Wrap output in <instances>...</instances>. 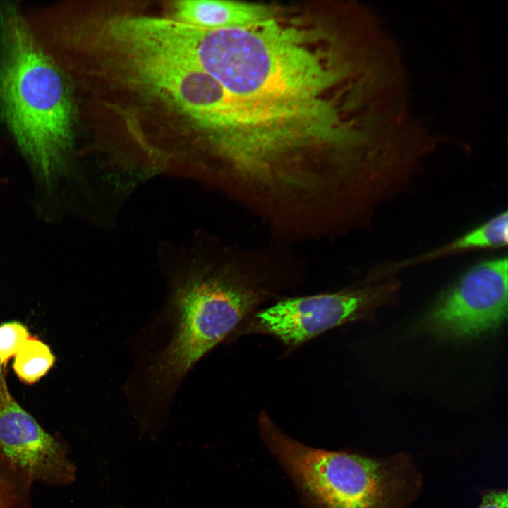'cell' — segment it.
<instances>
[{
	"instance_id": "obj_1",
	"label": "cell",
	"mask_w": 508,
	"mask_h": 508,
	"mask_svg": "<svg viewBox=\"0 0 508 508\" xmlns=\"http://www.w3.org/2000/svg\"><path fill=\"white\" fill-rule=\"evenodd\" d=\"M310 40L271 17L214 30L176 22L166 44L170 53L216 78L291 155L303 159L310 148L349 142L327 99L341 71Z\"/></svg>"
},
{
	"instance_id": "obj_2",
	"label": "cell",
	"mask_w": 508,
	"mask_h": 508,
	"mask_svg": "<svg viewBox=\"0 0 508 508\" xmlns=\"http://www.w3.org/2000/svg\"><path fill=\"white\" fill-rule=\"evenodd\" d=\"M265 276L234 265L193 269L139 334L126 384L135 411L163 413L194 365L276 293Z\"/></svg>"
},
{
	"instance_id": "obj_3",
	"label": "cell",
	"mask_w": 508,
	"mask_h": 508,
	"mask_svg": "<svg viewBox=\"0 0 508 508\" xmlns=\"http://www.w3.org/2000/svg\"><path fill=\"white\" fill-rule=\"evenodd\" d=\"M0 28L1 115L40 181L52 188L67 170L73 145V89L18 7L1 11Z\"/></svg>"
},
{
	"instance_id": "obj_4",
	"label": "cell",
	"mask_w": 508,
	"mask_h": 508,
	"mask_svg": "<svg viewBox=\"0 0 508 508\" xmlns=\"http://www.w3.org/2000/svg\"><path fill=\"white\" fill-rule=\"evenodd\" d=\"M258 424L310 508H406L418 491L419 475L406 456L370 458L310 447L284 433L265 411Z\"/></svg>"
},
{
	"instance_id": "obj_5",
	"label": "cell",
	"mask_w": 508,
	"mask_h": 508,
	"mask_svg": "<svg viewBox=\"0 0 508 508\" xmlns=\"http://www.w3.org/2000/svg\"><path fill=\"white\" fill-rule=\"evenodd\" d=\"M121 54L140 83L207 131L217 150L241 149L258 135L255 118L198 66L158 52L126 49Z\"/></svg>"
},
{
	"instance_id": "obj_6",
	"label": "cell",
	"mask_w": 508,
	"mask_h": 508,
	"mask_svg": "<svg viewBox=\"0 0 508 508\" xmlns=\"http://www.w3.org/2000/svg\"><path fill=\"white\" fill-rule=\"evenodd\" d=\"M397 283L291 297L254 313L241 333L272 336L290 349L332 329L372 318L375 310L394 301Z\"/></svg>"
},
{
	"instance_id": "obj_7",
	"label": "cell",
	"mask_w": 508,
	"mask_h": 508,
	"mask_svg": "<svg viewBox=\"0 0 508 508\" xmlns=\"http://www.w3.org/2000/svg\"><path fill=\"white\" fill-rule=\"evenodd\" d=\"M507 290V257L478 262L441 296L416 328L442 339L479 335L505 317Z\"/></svg>"
},
{
	"instance_id": "obj_8",
	"label": "cell",
	"mask_w": 508,
	"mask_h": 508,
	"mask_svg": "<svg viewBox=\"0 0 508 508\" xmlns=\"http://www.w3.org/2000/svg\"><path fill=\"white\" fill-rule=\"evenodd\" d=\"M0 459L27 483L62 485L75 468L62 445L0 383Z\"/></svg>"
},
{
	"instance_id": "obj_9",
	"label": "cell",
	"mask_w": 508,
	"mask_h": 508,
	"mask_svg": "<svg viewBox=\"0 0 508 508\" xmlns=\"http://www.w3.org/2000/svg\"><path fill=\"white\" fill-rule=\"evenodd\" d=\"M173 11L177 21L211 30L245 26L273 15L265 5L210 0L179 1Z\"/></svg>"
},
{
	"instance_id": "obj_10",
	"label": "cell",
	"mask_w": 508,
	"mask_h": 508,
	"mask_svg": "<svg viewBox=\"0 0 508 508\" xmlns=\"http://www.w3.org/2000/svg\"><path fill=\"white\" fill-rule=\"evenodd\" d=\"M508 243V213L502 212L475 229L439 248L387 266L373 278L378 279L398 270L429 262L448 255L477 249L498 248Z\"/></svg>"
},
{
	"instance_id": "obj_11",
	"label": "cell",
	"mask_w": 508,
	"mask_h": 508,
	"mask_svg": "<svg viewBox=\"0 0 508 508\" xmlns=\"http://www.w3.org/2000/svg\"><path fill=\"white\" fill-rule=\"evenodd\" d=\"M13 369L20 382L33 385L45 376L56 362L48 344L31 335L13 357Z\"/></svg>"
},
{
	"instance_id": "obj_12",
	"label": "cell",
	"mask_w": 508,
	"mask_h": 508,
	"mask_svg": "<svg viewBox=\"0 0 508 508\" xmlns=\"http://www.w3.org/2000/svg\"><path fill=\"white\" fill-rule=\"evenodd\" d=\"M31 336L28 327L18 321L0 324V370L6 371L14 357Z\"/></svg>"
},
{
	"instance_id": "obj_13",
	"label": "cell",
	"mask_w": 508,
	"mask_h": 508,
	"mask_svg": "<svg viewBox=\"0 0 508 508\" xmlns=\"http://www.w3.org/2000/svg\"><path fill=\"white\" fill-rule=\"evenodd\" d=\"M477 508H508L507 492L503 490L487 492Z\"/></svg>"
},
{
	"instance_id": "obj_14",
	"label": "cell",
	"mask_w": 508,
	"mask_h": 508,
	"mask_svg": "<svg viewBox=\"0 0 508 508\" xmlns=\"http://www.w3.org/2000/svg\"><path fill=\"white\" fill-rule=\"evenodd\" d=\"M11 480L0 473V508H13L17 502V494Z\"/></svg>"
},
{
	"instance_id": "obj_15",
	"label": "cell",
	"mask_w": 508,
	"mask_h": 508,
	"mask_svg": "<svg viewBox=\"0 0 508 508\" xmlns=\"http://www.w3.org/2000/svg\"><path fill=\"white\" fill-rule=\"evenodd\" d=\"M6 371H3L0 370V381L6 378Z\"/></svg>"
}]
</instances>
